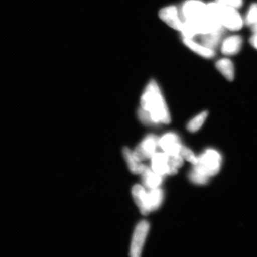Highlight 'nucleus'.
I'll use <instances>...</instances> for the list:
<instances>
[{"mask_svg": "<svg viewBox=\"0 0 257 257\" xmlns=\"http://www.w3.org/2000/svg\"><path fill=\"white\" fill-rule=\"evenodd\" d=\"M138 120L145 126H159L171 123L170 108L162 86L155 79H150L141 92L137 110Z\"/></svg>", "mask_w": 257, "mask_h": 257, "instance_id": "1", "label": "nucleus"}, {"mask_svg": "<svg viewBox=\"0 0 257 257\" xmlns=\"http://www.w3.org/2000/svg\"><path fill=\"white\" fill-rule=\"evenodd\" d=\"M207 6L208 14L216 18L225 30L237 32L242 30L245 25L238 10L216 2L208 3Z\"/></svg>", "mask_w": 257, "mask_h": 257, "instance_id": "2", "label": "nucleus"}, {"mask_svg": "<svg viewBox=\"0 0 257 257\" xmlns=\"http://www.w3.org/2000/svg\"><path fill=\"white\" fill-rule=\"evenodd\" d=\"M197 159L193 169L195 171L208 177L216 175L219 172L221 157L216 150H207Z\"/></svg>", "mask_w": 257, "mask_h": 257, "instance_id": "3", "label": "nucleus"}, {"mask_svg": "<svg viewBox=\"0 0 257 257\" xmlns=\"http://www.w3.org/2000/svg\"><path fill=\"white\" fill-rule=\"evenodd\" d=\"M179 9L183 22H197L207 13V4L200 0H186Z\"/></svg>", "mask_w": 257, "mask_h": 257, "instance_id": "4", "label": "nucleus"}, {"mask_svg": "<svg viewBox=\"0 0 257 257\" xmlns=\"http://www.w3.org/2000/svg\"><path fill=\"white\" fill-rule=\"evenodd\" d=\"M159 146V138L154 134L148 135L135 149L134 156L141 162L152 158Z\"/></svg>", "mask_w": 257, "mask_h": 257, "instance_id": "5", "label": "nucleus"}, {"mask_svg": "<svg viewBox=\"0 0 257 257\" xmlns=\"http://www.w3.org/2000/svg\"><path fill=\"white\" fill-rule=\"evenodd\" d=\"M159 17L163 23L173 30L179 33L181 31L184 22L178 6L170 5L161 9L159 12Z\"/></svg>", "mask_w": 257, "mask_h": 257, "instance_id": "6", "label": "nucleus"}, {"mask_svg": "<svg viewBox=\"0 0 257 257\" xmlns=\"http://www.w3.org/2000/svg\"><path fill=\"white\" fill-rule=\"evenodd\" d=\"M150 229V224L146 220L140 221L135 229L132 240L130 255L133 257H139Z\"/></svg>", "mask_w": 257, "mask_h": 257, "instance_id": "7", "label": "nucleus"}, {"mask_svg": "<svg viewBox=\"0 0 257 257\" xmlns=\"http://www.w3.org/2000/svg\"><path fill=\"white\" fill-rule=\"evenodd\" d=\"M243 44L242 37L239 34H233L224 37L221 42L219 49L224 56L232 57L240 52Z\"/></svg>", "mask_w": 257, "mask_h": 257, "instance_id": "8", "label": "nucleus"}, {"mask_svg": "<svg viewBox=\"0 0 257 257\" xmlns=\"http://www.w3.org/2000/svg\"><path fill=\"white\" fill-rule=\"evenodd\" d=\"M152 167L153 172L162 176L174 175L178 172V169L169 165L168 155L165 153H154L152 157Z\"/></svg>", "mask_w": 257, "mask_h": 257, "instance_id": "9", "label": "nucleus"}, {"mask_svg": "<svg viewBox=\"0 0 257 257\" xmlns=\"http://www.w3.org/2000/svg\"><path fill=\"white\" fill-rule=\"evenodd\" d=\"M183 44L197 55L210 60L216 56V50L208 48L195 38H181Z\"/></svg>", "mask_w": 257, "mask_h": 257, "instance_id": "10", "label": "nucleus"}, {"mask_svg": "<svg viewBox=\"0 0 257 257\" xmlns=\"http://www.w3.org/2000/svg\"><path fill=\"white\" fill-rule=\"evenodd\" d=\"M159 146L164 151V153L168 155H174L179 154L182 145L178 135L173 132H169L159 138Z\"/></svg>", "mask_w": 257, "mask_h": 257, "instance_id": "11", "label": "nucleus"}, {"mask_svg": "<svg viewBox=\"0 0 257 257\" xmlns=\"http://www.w3.org/2000/svg\"><path fill=\"white\" fill-rule=\"evenodd\" d=\"M215 67L228 81H233L236 75L235 66L229 57L224 56L218 59L215 63Z\"/></svg>", "mask_w": 257, "mask_h": 257, "instance_id": "12", "label": "nucleus"}, {"mask_svg": "<svg viewBox=\"0 0 257 257\" xmlns=\"http://www.w3.org/2000/svg\"><path fill=\"white\" fill-rule=\"evenodd\" d=\"M163 192L162 189L157 188L153 189L147 194L144 215H147L150 212L157 210L162 203Z\"/></svg>", "mask_w": 257, "mask_h": 257, "instance_id": "13", "label": "nucleus"}, {"mask_svg": "<svg viewBox=\"0 0 257 257\" xmlns=\"http://www.w3.org/2000/svg\"><path fill=\"white\" fill-rule=\"evenodd\" d=\"M226 30H221L210 33L200 35L195 38V39L200 41V43L211 49L216 50L219 48L221 41L224 37Z\"/></svg>", "mask_w": 257, "mask_h": 257, "instance_id": "14", "label": "nucleus"}, {"mask_svg": "<svg viewBox=\"0 0 257 257\" xmlns=\"http://www.w3.org/2000/svg\"><path fill=\"white\" fill-rule=\"evenodd\" d=\"M123 154L131 171L134 174H142L147 167L137 160L136 157H134L133 152H132L128 148H124Z\"/></svg>", "mask_w": 257, "mask_h": 257, "instance_id": "15", "label": "nucleus"}, {"mask_svg": "<svg viewBox=\"0 0 257 257\" xmlns=\"http://www.w3.org/2000/svg\"><path fill=\"white\" fill-rule=\"evenodd\" d=\"M142 175L143 184L148 188L155 189L162 184L163 176L157 174L149 168L145 170Z\"/></svg>", "mask_w": 257, "mask_h": 257, "instance_id": "16", "label": "nucleus"}, {"mask_svg": "<svg viewBox=\"0 0 257 257\" xmlns=\"http://www.w3.org/2000/svg\"><path fill=\"white\" fill-rule=\"evenodd\" d=\"M208 111L203 110L192 117L186 125V128L190 133H194L200 130L203 126L208 116Z\"/></svg>", "mask_w": 257, "mask_h": 257, "instance_id": "17", "label": "nucleus"}, {"mask_svg": "<svg viewBox=\"0 0 257 257\" xmlns=\"http://www.w3.org/2000/svg\"><path fill=\"white\" fill-rule=\"evenodd\" d=\"M132 193L135 202L139 207L141 214L144 215L147 192L142 186L136 185L134 186Z\"/></svg>", "mask_w": 257, "mask_h": 257, "instance_id": "18", "label": "nucleus"}, {"mask_svg": "<svg viewBox=\"0 0 257 257\" xmlns=\"http://www.w3.org/2000/svg\"><path fill=\"white\" fill-rule=\"evenodd\" d=\"M245 24L250 28L257 24V3H253L249 6L245 19Z\"/></svg>", "mask_w": 257, "mask_h": 257, "instance_id": "19", "label": "nucleus"}, {"mask_svg": "<svg viewBox=\"0 0 257 257\" xmlns=\"http://www.w3.org/2000/svg\"><path fill=\"white\" fill-rule=\"evenodd\" d=\"M179 154L183 159L188 161L189 162H191L193 165H195L197 164L198 161L197 157H196L194 153L190 149H189L188 148L182 146L181 149H180Z\"/></svg>", "mask_w": 257, "mask_h": 257, "instance_id": "20", "label": "nucleus"}, {"mask_svg": "<svg viewBox=\"0 0 257 257\" xmlns=\"http://www.w3.org/2000/svg\"><path fill=\"white\" fill-rule=\"evenodd\" d=\"M189 178L192 182L195 184L203 185L206 184L208 181L209 177L202 175L195 170H192L189 174Z\"/></svg>", "mask_w": 257, "mask_h": 257, "instance_id": "21", "label": "nucleus"}, {"mask_svg": "<svg viewBox=\"0 0 257 257\" xmlns=\"http://www.w3.org/2000/svg\"><path fill=\"white\" fill-rule=\"evenodd\" d=\"M168 164L172 168L178 169L184 165V159L179 154L168 155Z\"/></svg>", "mask_w": 257, "mask_h": 257, "instance_id": "22", "label": "nucleus"}, {"mask_svg": "<svg viewBox=\"0 0 257 257\" xmlns=\"http://www.w3.org/2000/svg\"><path fill=\"white\" fill-rule=\"evenodd\" d=\"M215 2L237 10L242 8L243 5V0H216Z\"/></svg>", "mask_w": 257, "mask_h": 257, "instance_id": "23", "label": "nucleus"}, {"mask_svg": "<svg viewBox=\"0 0 257 257\" xmlns=\"http://www.w3.org/2000/svg\"><path fill=\"white\" fill-rule=\"evenodd\" d=\"M249 43L252 48L257 51V31L252 32V34L249 38Z\"/></svg>", "mask_w": 257, "mask_h": 257, "instance_id": "24", "label": "nucleus"}, {"mask_svg": "<svg viewBox=\"0 0 257 257\" xmlns=\"http://www.w3.org/2000/svg\"><path fill=\"white\" fill-rule=\"evenodd\" d=\"M251 29H252V32L257 31V24L256 25H255L254 27H253L252 28H251Z\"/></svg>", "mask_w": 257, "mask_h": 257, "instance_id": "25", "label": "nucleus"}]
</instances>
